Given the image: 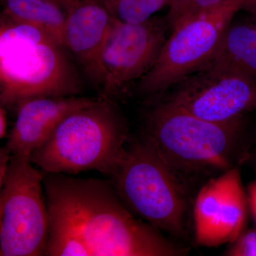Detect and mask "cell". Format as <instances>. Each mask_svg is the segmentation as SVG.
I'll return each instance as SVG.
<instances>
[{"label":"cell","instance_id":"cell-14","mask_svg":"<svg viewBox=\"0 0 256 256\" xmlns=\"http://www.w3.org/2000/svg\"><path fill=\"white\" fill-rule=\"evenodd\" d=\"M2 14L48 32L64 44L67 12L50 0H1Z\"/></svg>","mask_w":256,"mask_h":256},{"label":"cell","instance_id":"cell-2","mask_svg":"<svg viewBox=\"0 0 256 256\" xmlns=\"http://www.w3.org/2000/svg\"><path fill=\"white\" fill-rule=\"evenodd\" d=\"M150 102L142 137L183 178L222 173L248 156L244 118L212 122L163 98Z\"/></svg>","mask_w":256,"mask_h":256},{"label":"cell","instance_id":"cell-16","mask_svg":"<svg viewBox=\"0 0 256 256\" xmlns=\"http://www.w3.org/2000/svg\"><path fill=\"white\" fill-rule=\"evenodd\" d=\"M45 256H90L92 252L78 234L66 227L50 223Z\"/></svg>","mask_w":256,"mask_h":256},{"label":"cell","instance_id":"cell-7","mask_svg":"<svg viewBox=\"0 0 256 256\" xmlns=\"http://www.w3.org/2000/svg\"><path fill=\"white\" fill-rule=\"evenodd\" d=\"M43 178L30 158L12 156L0 192V256L46 255L50 215Z\"/></svg>","mask_w":256,"mask_h":256},{"label":"cell","instance_id":"cell-5","mask_svg":"<svg viewBox=\"0 0 256 256\" xmlns=\"http://www.w3.org/2000/svg\"><path fill=\"white\" fill-rule=\"evenodd\" d=\"M111 182L134 215L172 237L188 234L190 202L186 178L144 138L128 143Z\"/></svg>","mask_w":256,"mask_h":256},{"label":"cell","instance_id":"cell-24","mask_svg":"<svg viewBox=\"0 0 256 256\" xmlns=\"http://www.w3.org/2000/svg\"><path fill=\"white\" fill-rule=\"evenodd\" d=\"M250 22L252 24L255 28H256V13H254V14H252V16H250Z\"/></svg>","mask_w":256,"mask_h":256},{"label":"cell","instance_id":"cell-11","mask_svg":"<svg viewBox=\"0 0 256 256\" xmlns=\"http://www.w3.org/2000/svg\"><path fill=\"white\" fill-rule=\"evenodd\" d=\"M114 20L104 0H78L67 11L64 46L99 92L104 82L102 52Z\"/></svg>","mask_w":256,"mask_h":256},{"label":"cell","instance_id":"cell-1","mask_svg":"<svg viewBox=\"0 0 256 256\" xmlns=\"http://www.w3.org/2000/svg\"><path fill=\"white\" fill-rule=\"evenodd\" d=\"M50 223L78 234L94 256H181L188 249L138 218L111 181L43 172Z\"/></svg>","mask_w":256,"mask_h":256},{"label":"cell","instance_id":"cell-4","mask_svg":"<svg viewBox=\"0 0 256 256\" xmlns=\"http://www.w3.org/2000/svg\"><path fill=\"white\" fill-rule=\"evenodd\" d=\"M128 143L127 120L117 104L98 97L66 116L30 160L44 172L72 175L96 170L111 176Z\"/></svg>","mask_w":256,"mask_h":256},{"label":"cell","instance_id":"cell-23","mask_svg":"<svg viewBox=\"0 0 256 256\" xmlns=\"http://www.w3.org/2000/svg\"><path fill=\"white\" fill-rule=\"evenodd\" d=\"M50 1L56 3L57 4L60 5V6L64 8L67 12V11H68L78 0H50Z\"/></svg>","mask_w":256,"mask_h":256},{"label":"cell","instance_id":"cell-9","mask_svg":"<svg viewBox=\"0 0 256 256\" xmlns=\"http://www.w3.org/2000/svg\"><path fill=\"white\" fill-rule=\"evenodd\" d=\"M170 90L158 98L212 122H229L256 110V82L214 64H208Z\"/></svg>","mask_w":256,"mask_h":256},{"label":"cell","instance_id":"cell-22","mask_svg":"<svg viewBox=\"0 0 256 256\" xmlns=\"http://www.w3.org/2000/svg\"><path fill=\"white\" fill-rule=\"evenodd\" d=\"M245 10L250 14L256 13V0H244L240 10Z\"/></svg>","mask_w":256,"mask_h":256},{"label":"cell","instance_id":"cell-12","mask_svg":"<svg viewBox=\"0 0 256 256\" xmlns=\"http://www.w3.org/2000/svg\"><path fill=\"white\" fill-rule=\"evenodd\" d=\"M98 98L41 96L18 102L16 118L6 144L12 154L30 158L69 114L92 105Z\"/></svg>","mask_w":256,"mask_h":256},{"label":"cell","instance_id":"cell-13","mask_svg":"<svg viewBox=\"0 0 256 256\" xmlns=\"http://www.w3.org/2000/svg\"><path fill=\"white\" fill-rule=\"evenodd\" d=\"M210 64L256 82V28L250 21L230 24Z\"/></svg>","mask_w":256,"mask_h":256},{"label":"cell","instance_id":"cell-17","mask_svg":"<svg viewBox=\"0 0 256 256\" xmlns=\"http://www.w3.org/2000/svg\"><path fill=\"white\" fill-rule=\"evenodd\" d=\"M225 0H170L166 15L171 32L192 18L204 14Z\"/></svg>","mask_w":256,"mask_h":256},{"label":"cell","instance_id":"cell-19","mask_svg":"<svg viewBox=\"0 0 256 256\" xmlns=\"http://www.w3.org/2000/svg\"><path fill=\"white\" fill-rule=\"evenodd\" d=\"M12 153L6 144L2 146L0 149V188L4 184L10 162H11Z\"/></svg>","mask_w":256,"mask_h":256},{"label":"cell","instance_id":"cell-3","mask_svg":"<svg viewBox=\"0 0 256 256\" xmlns=\"http://www.w3.org/2000/svg\"><path fill=\"white\" fill-rule=\"evenodd\" d=\"M68 50L48 32L0 16V104L77 96L82 82Z\"/></svg>","mask_w":256,"mask_h":256},{"label":"cell","instance_id":"cell-20","mask_svg":"<svg viewBox=\"0 0 256 256\" xmlns=\"http://www.w3.org/2000/svg\"><path fill=\"white\" fill-rule=\"evenodd\" d=\"M6 108L4 106H0V138H5L8 130V114H6Z\"/></svg>","mask_w":256,"mask_h":256},{"label":"cell","instance_id":"cell-10","mask_svg":"<svg viewBox=\"0 0 256 256\" xmlns=\"http://www.w3.org/2000/svg\"><path fill=\"white\" fill-rule=\"evenodd\" d=\"M247 202L238 166L208 180L194 203L196 244L216 248L236 240L245 228Z\"/></svg>","mask_w":256,"mask_h":256},{"label":"cell","instance_id":"cell-18","mask_svg":"<svg viewBox=\"0 0 256 256\" xmlns=\"http://www.w3.org/2000/svg\"><path fill=\"white\" fill-rule=\"evenodd\" d=\"M224 255L228 256H256V228L248 229L229 244Z\"/></svg>","mask_w":256,"mask_h":256},{"label":"cell","instance_id":"cell-6","mask_svg":"<svg viewBox=\"0 0 256 256\" xmlns=\"http://www.w3.org/2000/svg\"><path fill=\"white\" fill-rule=\"evenodd\" d=\"M244 0H225L172 31L153 68L134 85L138 96L156 98L212 62Z\"/></svg>","mask_w":256,"mask_h":256},{"label":"cell","instance_id":"cell-15","mask_svg":"<svg viewBox=\"0 0 256 256\" xmlns=\"http://www.w3.org/2000/svg\"><path fill=\"white\" fill-rule=\"evenodd\" d=\"M114 18L130 24H140L153 18L169 5L170 0H104Z\"/></svg>","mask_w":256,"mask_h":256},{"label":"cell","instance_id":"cell-21","mask_svg":"<svg viewBox=\"0 0 256 256\" xmlns=\"http://www.w3.org/2000/svg\"><path fill=\"white\" fill-rule=\"evenodd\" d=\"M249 202H250V208L252 214L256 220V182L252 183L249 188Z\"/></svg>","mask_w":256,"mask_h":256},{"label":"cell","instance_id":"cell-25","mask_svg":"<svg viewBox=\"0 0 256 256\" xmlns=\"http://www.w3.org/2000/svg\"><path fill=\"white\" fill-rule=\"evenodd\" d=\"M255 158H256V156H255Z\"/></svg>","mask_w":256,"mask_h":256},{"label":"cell","instance_id":"cell-8","mask_svg":"<svg viewBox=\"0 0 256 256\" xmlns=\"http://www.w3.org/2000/svg\"><path fill=\"white\" fill-rule=\"evenodd\" d=\"M169 28L166 16L140 24L114 18L102 52L104 82L99 97L114 100L128 94L156 65Z\"/></svg>","mask_w":256,"mask_h":256}]
</instances>
